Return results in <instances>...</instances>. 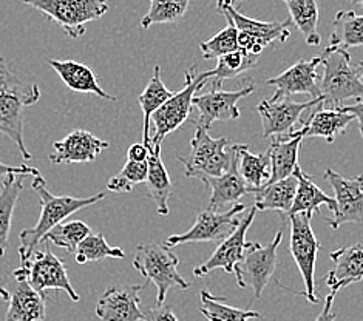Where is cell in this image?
<instances>
[{
    "label": "cell",
    "instance_id": "1",
    "mask_svg": "<svg viewBox=\"0 0 363 321\" xmlns=\"http://www.w3.org/2000/svg\"><path fill=\"white\" fill-rule=\"evenodd\" d=\"M40 99V89L36 82L27 84L17 77L0 56V133L16 144L23 161H30L33 154L25 145L23 111Z\"/></svg>",
    "mask_w": 363,
    "mask_h": 321
},
{
    "label": "cell",
    "instance_id": "2",
    "mask_svg": "<svg viewBox=\"0 0 363 321\" xmlns=\"http://www.w3.org/2000/svg\"><path fill=\"white\" fill-rule=\"evenodd\" d=\"M47 182L40 176H36L31 182V187L39 196L40 203V216L36 225L31 229H25L21 232V247L19 255L21 259L28 258L38 250L39 244L45 240L47 233L56 227L57 224L64 223L68 216L82 210L84 207H89L102 201L106 193L99 192L89 198H74V196H56L47 190Z\"/></svg>",
    "mask_w": 363,
    "mask_h": 321
},
{
    "label": "cell",
    "instance_id": "3",
    "mask_svg": "<svg viewBox=\"0 0 363 321\" xmlns=\"http://www.w3.org/2000/svg\"><path fill=\"white\" fill-rule=\"evenodd\" d=\"M320 60L325 67V73L320 79L323 107L337 108L348 99H363V81L356 65L351 64L348 50L330 45L320 55Z\"/></svg>",
    "mask_w": 363,
    "mask_h": 321
},
{
    "label": "cell",
    "instance_id": "4",
    "mask_svg": "<svg viewBox=\"0 0 363 321\" xmlns=\"http://www.w3.org/2000/svg\"><path fill=\"white\" fill-rule=\"evenodd\" d=\"M178 266L179 258L166 242H141L135 250L133 267L147 281L157 286V306L166 303L170 289L186 291L190 288V283L178 272Z\"/></svg>",
    "mask_w": 363,
    "mask_h": 321
},
{
    "label": "cell",
    "instance_id": "5",
    "mask_svg": "<svg viewBox=\"0 0 363 321\" xmlns=\"http://www.w3.org/2000/svg\"><path fill=\"white\" fill-rule=\"evenodd\" d=\"M209 130L196 127L194 140L190 141V153L178 156L184 166L187 178H218L224 175L237 154V144L229 137H212Z\"/></svg>",
    "mask_w": 363,
    "mask_h": 321
},
{
    "label": "cell",
    "instance_id": "6",
    "mask_svg": "<svg viewBox=\"0 0 363 321\" xmlns=\"http://www.w3.org/2000/svg\"><path fill=\"white\" fill-rule=\"evenodd\" d=\"M40 11L50 22L62 28L68 38L79 39L87 23L101 19L108 11V0H21Z\"/></svg>",
    "mask_w": 363,
    "mask_h": 321
},
{
    "label": "cell",
    "instance_id": "7",
    "mask_svg": "<svg viewBox=\"0 0 363 321\" xmlns=\"http://www.w3.org/2000/svg\"><path fill=\"white\" fill-rule=\"evenodd\" d=\"M207 84H209V79L204 77L203 73H198L196 64L189 68L186 72V81L183 89L178 93H174V96L167 99L153 113L152 123L155 124V135L152 136L149 147L158 149V147H161L164 137L172 132H175V130H178L186 123L194 108L192 102L195 94Z\"/></svg>",
    "mask_w": 363,
    "mask_h": 321
},
{
    "label": "cell",
    "instance_id": "8",
    "mask_svg": "<svg viewBox=\"0 0 363 321\" xmlns=\"http://www.w3.org/2000/svg\"><path fill=\"white\" fill-rule=\"evenodd\" d=\"M11 275L14 278L27 280L42 295H47L48 291H64L73 303L81 301V295L73 289L68 278L64 261L48 247L34 250L31 257L21 259V267L13 271Z\"/></svg>",
    "mask_w": 363,
    "mask_h": 321
},
{
    "label": "cell",
    "instance_id": "9",
    "mask_svg": "<svg viewBox=\"0 0 363 321\" xmlns=\"http://www.w3.org/2000/svg\"><path fill=\"white\" fill-rule=\"evenodd\" d=\"M217 10L237 27L240 48L254 56L260 55L272 42H286L291 34L289 19L284 22H263L250 19V17L237 11L235 6L223 2V0H217Z\"/></svg>",
    "mask_w": 363,
    "mask_h": 321
},
{
    "label": "cell",
    "instance_id": "10",
    "mask_svg": "<svg viewBox=\"0 0 363 321\" xmlns=\"http://www.w3.org/2000/svg\"><path fill=\"white\" fill-rule=\"evenodd\" d=\"M311 213H296L289 216L291 223V255L296 261L301 278L305 281V292L303 295L306 300L313 305H317L320 301L318 293L315 292V263L317 254L320 249V242L315 238V233L311 225Z\"/></svg>",
    "mask_w": 363,
    "mask_h": 321
},
{
    "label": "cell",
    "instance_id": "11",
    "mask_svg": "<svg viewBox=\"0 0 363 321\" xmlns=\"http://www.w3.org/2000/svg\"><path fill=\"white\" fill-rule=\"evenodd\" d=\"M283 232L275 233L274 240L267 246L250 242L245 252L243 261L235 267L237 283L241 289L249 288L254 292V298L262 297L264 288L272 278L277 267V250L281 244Z\"/></svg>",
    "mask_w": 363,
    "mask_h": 321
},
{
    "label": "cell",
    "instance_id": "12",
    "mask_svg": "<svg viewBox=\"0 0 363 321\" xmlns=\"http://www.w3.org/2000/svg\"><path fill=\"white\" fill-rule=\"evenodd\" d=\"M255 84L247 82L240 90H220L211 86V90L203 94H195L192 106L196 110V118L192 119L195 127L209 130L218 120H235L241 116L238 101L255 91Z\"/></svg>",
    "mask_w": 363,
    "mask_h": 321
},
{
    "label": "cell",
    "instance_id": "13",
    "mask_svg": "<svg viewBox=\"0 0 363 321\" xmlns=\"http://www.w3.org/2000/svg\"><path fill=\"white\" fill-rule=\"evenodd\" d=\"M246 209L245 204H233L228 212L203 210L195 221V224L186 233L170 235L166 240V244L175 247L186 242H220L226 240L230 233L238 227V215Z\"/></svg>",
    "mask_w": 363,
    "mask_h": 321
},
{
    "label": "cell",
    "instance_id": "14",
    "mask_svg": "<svg viewBox=\"0 0 363 321\" xmlns=\"http://www.w3.org/2000/svg\"><path fill=\"white\" fill-rule=\"evenodd\" d=\"M0 297L8 303L5 321H42L47 312V295L38 292L27 280L13 275L0 278Z\"/></svg>",
    "mask_w": 363,
    "mask_h": 321
},
{
    "label": "cell",
    "instance_id": "15",
    "mask_svg": "<svg viewBox=\"0 0 363 321\" xmlns=\"http://www.w3.org/2000/svg\"><path fill=\"white\" fill-rule=\"evenodd\" d=\"M325 179L334 188L337 203L333 216L326 220L328 225L337 230L347 223H363V173L348 179L333 169H326Z\"/></svg>",
    "mask_w": 363,
    "mask_h": 321
},
{
    "label": "cell",
    "instance_id": "16",
    "mask_svg": "<svg viewBox=\"0 0 363 321\" xmlns=\"http://www.w3.org/2000/svg\"><path fill=\"white\" fill-rule=\"evenodd\" d=\"M255 215L257 209L252 207L246 213L245 218H241L238 227L226 240L220 242L211 258L194 269V275L196 278H203V276H207L213 271H217V269H223L226 274H235V267L243 261L245 252L250 244V242L246 241V233L250 225H252Z\"/></svg>",
    "mask_w": 363,
    "mask_h": 321
},
{
    "label": "cell",
    "instance_id": "17",
    "mask_svg": "<svg viewBox=\"0 0 363 321\" xmlns=\"http://www.w3.org/2000/svg\"><path fill=\"white\" fill-rule=\"evenodd\" d=\"M323 99H309L308 102H294L288 98L284 99H272L267 98L258 103L257 111L262 119L263 136H281L294 132V125L298 123L303 111L317 107Z\"/></svg>",
    "mask_w": 363,
    "mask_h": 321
},
{
    "label": "cell",
    "instance_id": "18",
    "mask_svg": "<svg viewBox=\"0 0 363 321\" xmlns=\"http://www.w3.org/2000/svg\"><path fill=\"white\" fill-rule=\"evenodd\" d=\"M320 65H322L320 56L311 60L300 59L281 74L267 79L266 84L275 86L272 99H284L292 96V94H309L311 99L322 98V94H320V79L322 77L317 74V68Z\"/></svg>",
    "mask_w": 363,
    "mask_h": 321
},
{
    "label": "cell",
    "instance_id": "19",
    "mask_svg": "<svg viewBox=\"0 0 363 321\" xmlns=\"http://www.w3.org/2000/svg\"><path fill=\"white\" fill-rule=\"evenodd\" d=\"M143 289L144 284L128 288L111 284L96 303V315L102 321H144V312L140 309Z\"/></svg>",
    "mask_w": 363,
    "mask_h": 321
},
{
    "label": "cell",
    "instance_id": "20",
    "mask_svg": "<svg viewBox=\"0 0 363 321\" xmlns=\"http://www.w3.org/2000/svg\"><path fill=\"white\" fill-rule=\"evenodd\" d=\"M108 147L110 144L107 141L99 140L87 130H74L64 140L53 144L55 153L50 154V161L53 164L91 162Z\"/></svg>",
    "mask_w": 363,
    "mask_h": 321
},
{
    "label": "cell",
    "instance_id": "21",
    "mask_svg": "<svg viewBox=\"0 0 363 321\" xmlns=\"http://www.w3.org/2000/svg\"><path fill=\"white\" fill-rule=\"evenodd\" d=\"M334 267L323 278L333 293L363 280V244L340 247L331 252Z\"/></svg>",
    "mask_w": 363,
    "mask_h": 321
},
{
    "label": "cell",
    "instance_id": "22",
    "mask_svg": "<svg viewBox=\"0 0 363 321\" xmlns=\"http://www.w3.org/2000/svg\"><path fill=\"white\" fill-rule=\"evenodd\" d=\"M238 145V144H237ZM204 184L211 188V199L207 210L220 212L223 207L229 204H238L241 198L250 193L249 187L243 181L238 170V152L233 158L229 170L218 178H206Z\"/></svg>",
    "mask_w": 363,
    "mask_h": 321
},
{
    "label": "cell",
    "instance_id": "23",
    "mask_svg": "<svg viewBox=\"0 0 363 321\" xmlns=\"http://www.w3.org/2000/svg\"><path fill=\"white\" fill-rule=\"evenodd\" d=\"M303 137L305 133L301 128L294 130L288 135L274 136V141L267 150L271 158V179L267 184L294 175L298 167V150Z\"/></svg>",
    "mask_w": 363,
    "mask_h": 321
},
{
    "label": "cell",
    "instance_id": "24",
    "mask_svg": "<svg viewBox=\"0 0 363 321\" xmlns=\"http://www.w3.org/2000/svg\"><path fill=\"white\" fill-rule=\"evenodd\" d=\"M356 119L351 113L342 107L326 108L318 103L303 125L305 137H323L326 142L333 144L337 136L347 132V128Z\"/></svg>",
    "mask_w": 363,
    "mask_h": 321
},
{
    "label": "cell",
    "instance_id": "25",
    "mask_svg": "<svg viewBox=\"0 0 363 321\" xmlns=\"http://www.w3.org/2000/svg\"><path fill=\"white\" fill-rule=\"evenodd\" d=\"M48 65L59 74L62 82L68 89L77 91V93H91L96 96L107 99V101H116V96H111L107 91L102 90L99 85L96 74L93 73L90 67H87L77 60H57L50 59Z\"/></svg>",
    "mask_w": 363,
    "mask_h": 321
},
{
    "label": "cell",
    "instance_id": "26",
    "mask_svg": "<svg viewBox=\"0 0 363 321\" xmlns=\"http://www.w3.org/2000/svg\"><path fill=\"white\" fill-rule=\"evenodd\" d=\"M298 187V181L296 175L284 178L281 181L272 182V184L263 186L258 192H255L254 207L257 210H277L283 215V220L289 218V212L294 205Z\"/></svg>",
    "mask_w": 363,
    "mask_h": 321
},
{
    "label": "cell",
    "instance_id": "27",
    "mask_svg": "<svg viewBox=\"0 0 363 321\" xmlns=\"http://www.w3.org/2000/svg\"><path fill=\"white\" fill-rule=\"evenodd\" d=\"M147 192L152 201L157 204L158 213L161 216L169 215V198L172 195V181L169 176V171L164 166L161 158V147L158 149H152L149 147V158H147Z\"/></svg>",
    "mask_w": 363,
    "mask_h": 321
},
{
    "label": "cell",
    "instance_id": "28",
    "mask_svg": "<svg viewBox=\"0 0 363 321\" xmlns=\"http://www.w3.org/2000/svg\"><path fill=\"white\" fill-rule=\"evenodd\" d=\"M297 181H298V187H297V193H296V199H294V205L289 212V216L296 215V213H315L318 212V209L322 205H328L330 210L334 212L337 203L335 198L328 196L325 192H322L315 182L313 181V178L308 176L306 173L301 170V167L298 166L294 171Z\"/></svg>",
    "mask_w": 363,
    "mask_h": 321
},
{
    "label": "cell",
    "instance_id": "29",
    "mask_svg": "<svg viewBox=\"0 0 363 321\" xmlns=\"http://www.w3.org/2000/svg\"><path fill=\"white\" fill-rule=\"evenodd\" d=\"M238 152V170L246 182L250 193H255L271 179V158L269 153H250L245 144L237 145Z\"/></svg>",
    "mask_w": 363,
    "mask_h": 321
},
{
    "label": "cell",
    "instance_id": "30",
    "mask_svg": "<svg viewBox=\"0 0 363 321\" xmlns=\"http://www.w3.org/2000/svg\"><path fill=\"white\" fill-rule=\"evenodd\" d=\"M174 96V93H172L166 84L162 82L161 79V68L160 65H155L153 68V76L152 79L147 84L145 90L140 94V98H138V102H140V106L143 108V116H144V124H143V142L149 147L150 144V123H152V116L153 113L157 111L164 102L167 99H170Z\"/></svg>",
    "mask_w": 363,
    "mask_h": 321
},
{
    "label": "cell",
    "instance_id": "31",
    "mask_svg": "<svg viewBox=\"0 0 363 321\" xmlns=\"http://www.w3.org/2000/svg\"><path fill=\"white\" fill-rule=\"evenodd\" d=\"M288 6L291 22L305 38L311 47H317L322 38L317 30L318 25V0H283Z\"/></svg>",
    "mask_w": 363,
    "mask_h": 321
},
{
    "label": "cell",
    "instance_id": "32",
    "mask_svg": "<svg viewBox=\"0 0 363 321\" xmlns=\"http://www.w3.org/2000/svg\"><path fill=\"white\" fill-rule=\"evenodd\" d=\"M0 186H2V190H0V257H4L8 244H10L11 221L21 192L23 190V176L17 179L16 176H10Z\"/></svg>",
    "mask_w": 363,
    "mask_h": 321
},
{
    "label": "cell",
    "instance_id": "33",
    "mask_svg": "<svg viewBox=\"0 0 363 321\" xmlns=\"http://www.w3.org/2000/svg\"><path fill=\"white\" fill-rule=\"evenodd\" d=\"M258 62V56L247 53L245 50L232 51L229 55H224L217 59V67L213 70L204 72V77H207L213 89H220L221 84L232 77H237L250 68L255 67Z\"/></svg>",
    "mask_w": 363,
    "mask_h": 321
},
{
    "label": "cell",
    "instance_id": "34",
    "mask_svg": "<svg viewBox=\"0 0 363 321\" xmlns=\"http://www.w3.org/2000/svg\"><path fill=\"white\" fill-rule=\"evenodd\" d=\"M330 45L345 50L363 47V16L354 11H339L333 21Z\"/></svg>",
    "mask_w": 363,
    "mask_h": 321
},
{
    "label": "cell",
    "instance_id": "35",
    "mask_svg": "<svg viewBox=\"0 0 363 321\" xmlns=\"http://www.w3.org/2000/svg\"><path fill=\"white\" fill-rule=\"evenodd\" d=\"M201 314L207 321H252L262 315L252 309L232 308L224 303V297L212 295L209 291H201Z\"/></svg>",
    "mask_w": 363,
    "mask_h": 321
},
{
    "label": "cell",
    "instance_id": "36",
    "mask_svg": "<svg viewBox=\"0 0 363 321\" xmlns=\"http://www.w3.org/2000/svg\"><path fill=\"white\" fill-rule=\"evenodd\" d=\"M192 0H150V8L141 19L143 30H149L152 25L178 23L183 21Z\"/></svg>",
    "mask_w": 363,
    "mask_h": 321
},
{
    "label": "cell",
    "instance_id": "37",
    "mask_svg": "<svg viewBox=\"0 0 363 321\" xmlns=\"http://www.w3.org/2000/svg\"><path fill=\"white\" fill-rule=\"evenodd\" d=\"M76 261L79 264L93 263V261H104V259H123L125 252L119 247L110 246L104 238L102 233H90L74 252Z\"/></svg>",
    "mask_w": 363,
    "mask_h": 321
},
{
    "label": "cell",
    "instance_id": "38",
    "mask_svg": "<svg viewBox=\"0 0 363 321\" xmlns=\"http://www.w3.org/2000/svg\"><path fill=\"white\" fill-rule=\"evenodd\" d=\"M91 233V229L87 225V223H84L81 220H72L67 223H60L56 227L51 229L47 237L45 242H53L55 246L65 249L68 252L74 254L77 246L87 238Z\"/></svg>",
    "mask_w": 363,
    "mask_h": 321
},
{
    "label": "cell",
    "instance_id": "39",
    "mask_svg": "<svg viewBox=\"0 0 363 321\" xmlns=\"http://www.w3.org/2000/svg\"><path fill=\"white\" fill-rule=\"evenodd\" d=\"M228 25L220 33L215 34L209 40L200 43V50L203 59H220L224 55H229L232 51L240 50L238 45V30L232 21L226 19Z\"/></svg>",
    "mask_w": 363,
    "mask_h": 321
},
{
    "label": "cell",
    "instance_id": "40",
    "mask_svg": "<svg viewBox=\"0 0 363 321\" xmlns=\"http://www.w3.org/2000/svg\"><path fill=\"white\" fill-rule=\"evenodd\" d=\"M147 171H149V166L145 162H135L127 161L125 166L123 167L116 176L110 178L107 182V188L113 193H128L132 192V188L138 184H143L147 181Z\"/></svg>",
    "mask_w": 363,
    "mask_h": 321
},
{
    "label": "cell",
    "instance_id": "41",
    "mask_svg": "<svg viewBox=\"0 0 363 321\" xmlns=\"http://www.w3.org/2000/svg\"><path fill=\"white\" fill-rule=\"evenodd\" d=\"M16 175H22V176H40V171L36 167H30V166H6V164L0 162V184L4 181H6L10 176H16Z\"/></svg>",
    "mask_w": 363,
    "mask_h": 321
},
{
    "label": "cell",
    "instance_id": "42",
    "mask_svg": "<svg viewBox=\"0 0 363 321\" xmlns=\"http://www.w3.org/2000/svg\"><path fill=\"white\" fill-rule=\"evenodd\" d=\"M144 321H178V318L172 308L164 303L161 306L147 310L144 314Z\"/></svg>",
    "mask_w": 363,
    "mask_h": 321
},
{
    "label": "cell",
    "instance_id": "43",
    "mask_svg": "<svg viewBox=\"0 0 363 321\" xmlns=\"http://www.w3.org/2000/svg\"><path fill=\"white\" fill-rule=\"evenodd\" d=\"M127 158L128 161L145 162L147 158H149V147H147L144 142L132 144L127 150Z\"/></svg>",
    "mask_w": 363,
    "mask_h": 321
},
{
    "label": "cell",
    "instance_id": "44",
    "mask_svg": "<svg viewBox=\"0 0 363 321\" xmlns=\"http://www.w3.org/2000/svg\"><path fill=\"white\" fill-rule=\"evenodd\" d=\"M334 297L335 293H330L328 297L325 298V306L322 309V312H320L318 317L315 318V321H335L337 318V314H334L333 312V303H334Z\"/></svg>",
    "mask_w": 363,
    "mask_h": 321
},
{
    "label": "cell",
    "instance_id": "45",
    "mask_svg": "<svg viewBox=\"0 0 363 321\" xmlns=\"http://www.w3.org/2000/svg\"><path fill=\"white\" fill-rule=\"evenodd\" d=\"M342 108H343L345 111L351 113V115L357 119L360 135H362V137H363V99L351 103V106H342Z\"/></svg>",
    "mask_w": 363,
    "mask_h": 321
},
{
    "label": "cell",
    "instance_id": "46",
    "mask_svg": "<svg viewBox=\"0 0 363 321\" xmlns=\"http://www.w3.org/2000/svg\"><path fill=\"white\" fill-rule=\"evenodd\" d=\"M356 68H357V72H359V74H360V79L363 81V59L356 65Z\"/></svg>",
    "mask_w": 363,
    "mask_h": 321
},
{
    "label": "cell",
    "instance_id": "47",
    "mask_svg": "<svg viewBox=\"0 0 363 321\" xmlns=\"http://www.w3.org/2000/svg\"><path fill=\"white\" fill-rule=\"evenodd\" d=\"M223 2H228V4H230V5H233V6H235L237 4H241V2H246V0H223Z\"/></svg>",
    "mask_w": 363,
    "mask_h": 321
},
{
    "label": "cell",
    "instance_id": "48",
    "mask_svg": "<svg viewBox=\"0 0 363 321\" xmlns=\"http://www.w3.org/2000/svg\"><path fill=\"white\" fill-rule=\"evenodd\" d=\"M348 2L352 4V5H357V6L363 8V0H348Z\"/></svg>",
    "mask_w": 363,
    "mask_h": 321
}]
</instances>
